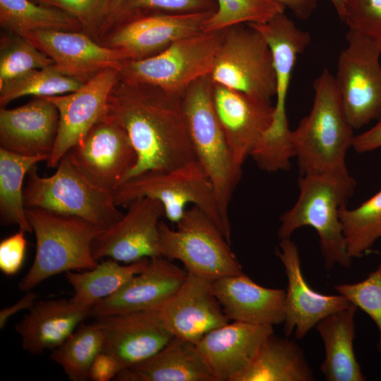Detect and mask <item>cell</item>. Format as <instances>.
Listing matches in <instances>:
<instances>
[{"label":"cell","mask_w":381,"mask_h":381,"mask_svg":"<svg viewBox=\"0 0 381 381\" xmlns=\"http://www.w3.org/2000/svg\"><path fill=\"white\" fill-rule=\"evenodd\" d=\"M172 229L159 223L162 256L180 261L188 272L211 282L242 273L229 243L213 220L193 205Z\"/></svg>","instance_id":"cell-8"},{"label":"cell","mask_w":381,"mask_h":381,"mask_svg":"<svg viewBox=\"0 0 381 381\" xmlns=\"http://www.w3.org/2000/svg\"><path fill=\"white\" fill-rule=\"evenodd\" d=\"M124 0H111L110 11L114 14ZM110 13V12H109Z\"/></svg>","instance_id":"cell-48"},{"label":"cell","mask_w":381,"mask_h":381,"mask_svg":"<svg viewBox=\"0 0 381 381\" xmlns=\"http://www.w3.org/2000/svg\"><path fill=\"white\" fill-rule=\"evenodd\" d=\"M91 310L72 298L37 300L15 329L25 351L41 354L60 346L91 315Z\"/></svg>","instance_id":"cell-25"},{"label":"cell","mask_w":381,"mask_h":381,"mask_svg":"<svg viewBox=\"0 0 381 381\" xmlns=\"http://www.w3.org/2000/svg\"><path fill=\"white\" fill-rule=\"evenodd\" d=\"M213 83L270 101L276 95L272 52L261 33L249 24L223 30L210 73Z\"/></svg>","instance_id":"cell-10"},{"label":"cell","mask_w":381,"mask_h":381,"mask_svg":"<svg viewBox=\"0 0 381 381\" xmlns=\"http://www.w3.org/2000/svg\"><path fill=\"white\" fill-rule=\"evenodd\" d=\"M341 20L349 30L381 40V0H346Z\"/></svg>","instance_id":"cell-40"},{"label":"cell","mask_w":381,"mask_h":381,"mask_svg":"<svg viewBox=\"0 0 381 381\" xmlns=\"http://www.w3.org/2000/svg\"><path fill=\"white\" fill-rule=\"evenodd\" d=\"M59 111L46 97L13 109H0V147L47 160L55 145Z\"/></svg>","instance_id":"cell-23"},{"label":"cell","mask_w":381,"mask_h":381,"mask_svg":"<svg viewBox=\"0 0 381 381\" xmlns=\"http://www.w3.org/2000/svg\"><path fill=\"white\" fill-rule=\"evenodd\" d=\"M52 65L53 60L25 37H1L0 85L33 69Z\"/></svg>","instance_id":"cell-37"},{"label":"cell","mask_w":381,"mask_h":381,"mask_svg":"<svg viewBox=\"0 0 381 381\" xmlns=\"http://www.w3.org/2000/svg\"><path fill=\"white\" fill-rule=\"evenodd\" d=\"M25 233L19 229L0 243V270L6 276L16 274L23 264L27 249Z\"/></svg>","instance_id":"cell-42"},{"label":"cell","mask_w":381,"mask_h":381,"mask_svg":"<svg viewBox=\"0 0 381 381\" xmlns=\"http://www.w3.org/2000/svg\"><path fill=\"white\" fill-rule=\"evenodd\" d=\"M298 186L297 201L279 218L278 238H289L297 229L311 226L318 234L327 271L336 264L349 267L352 258L348 254L339 212L353 195L356 179L349 173L301 175Z\"/></svg>","instance_id":"cell-3"},{"label":"cell","mask_w":381,"mask_h":381,"mask_svg":"<svg viewBox=\"0 0 381 381\" xmlns=\"http://www.w3.org/2000/svg\"><path fill=\"white\" fill-rule=\"evenodd\" d=\"M119 75V70L107 68L75 91L46 97L56 107L59 116L55 145L46 161L48 167L56 168L63 157L81 143L107 112L108 99Z\"/></svg>","instance_id":"cell-15"},{"label":"cell","mask_w":381,"mask_h":381,"mask_svg":"<svg viewBox=\"0 0 381 381\" xmlns=\"http://www.w3.org/2000/svg\"><path fill=\"white\" fill-rule=\"evenodd\" d=\"M84 83L64 75L53 65L30 71L0 85V105L28 95L52 97L78 90Z\"/></svg>","instance_id":"cell-35"},{"label":"cell","mask_w":381,"mask_h":381,"mask_svg":"<svg viewBox=\"0 0 381 381\" xmlns=\"http://www.w3.org/2000/svg\"><path fill=\"white\" fill-rule=\"evenodd\" d=\"M334 289L375 322L379 331L377 346L381 353V261L365 279L353 284H338Z\"/></svg>","instance_id":"cell-38"},{"label":"cell","mask_w":381,"mask_h":381,"mask_svg":"<svg viewBox=\"0 0 381 381\" xmlns=\"http://www.w3.org/2000/svg\"><path fill=\"white\" fill-rule=\"evenodd\" d=\"M73 16L86 31L93 33L110 12L111 0H33Z\"/></svg>","instance_id":"cell-41"},{"label":"cell","mask_w":381,"mask_h":381,"mask_svg":"<svg viewBox=\"0 0 381 381\" xmlns=\"http://www.w3.org/2000/svg\"><path fill=\"white\" fill-rule=\"evenodd\" d=\"M127 212L93 241L92 253L97 262L104 258L131 263L162 256L159 223L164 215L162 203L143 197L130 202Z\"/></svg>","instance_id":"cell-14"},{"label":"cell","mask_w":381,"mask_h":381,"mask_svg":"<svg viewBox=\"0 0 381 381\" xmlns=\"http://www.w3.org/2000/svg\"><path fill=\"white\" fill-rule=\"evenodd\" d=\"M23 37L50 57L56 71L83 83L101 71H120L126 61L120 51L101 46L80 32L38 30Z\"/></svg>","instance_id":"cell-20"},{"label":"cell","mask_w":381,"mask_h":381,"mask_svg":"<svg viewBox=\"0 0 381 381\" xmlns=\"http://www.w3.org/2000/svg\"><path fill=\"white\" fill-rule=\"evenodd\" d=\"M213 104L236 161L243 165L270 129L274 112L270 101L213 83Z\"/></svg>","instance_id":"cell-18"},{"label":"cell","mask_w":381,"mask_h":381,"mask_svg":"<svg viewBox=\"0 0 381 381\" xmlns=\"http://www.w3.org/2000/svg\"><path fill=\"white\" fill-rule=\"evenodd\" d=\"M66 154L88 181L111 193L137 162L136 152L124 126L108 112Z\"/></svg>","instance_id":"cell-13"},{"label":"cell","mask_w":381,"mask_h":381,"mask_svg":"<svg viewBox=\"0 0 381 381\" xmlns=\"http://www.w3.org/2000/svg\"><path fill=\"white\" fill-rule=\"evenodd\" d=\"M38 296L32 291L27 294L12 306L5 308L0 311V328H4L9 318L19 311L29 310L37 301Z\"/></svg>","instance_id":"cell-45"},{"label":"cell","mask_w":381,"mask_h":381,"mask_svg":"<svg viewBox=\"0 0 381 381\" xmlns=\"http://www.w3.org/2000/svg\"><path fill=\"white\" fill-rule=\"evenodd\" d=\"M339 54L336 85L353 129L381 119V40L349 30Z\"/></svg>","instance_id":"cell-11"},{"label":"cell","mask_w":381,"mask_h":381,"mask_svg":"<svg viewBox=\"0 0 381 381\" xmlns=\"http://www.w3.org/2000/svg\"><path fill=\"white\" fill-rule=\"evenodd\" d=\"M210 75L190 84L182 93V104L196 160L214 188L226 226L231 231L229 208L232 195L242 177V165L234 159L213 104Z\"/></svg>","instance_id":"cell-4"},{"label":"cell","mask_w":381,"mask_h":381,"mask_svg":"<svg viewBox=\"0 0 381 381\" xmlns=\"http://www.w3.org/2000/svg\"><path fill=\"white\" fill-rule=\"evenodd\" d=\"M0 23L21 37L38 30L78 32L83 29L77 19L66 11L32 0H0Z\"/></svg>","instance_id":"cell-32"},{"label":"cell","mask_w":381,"mask_h":381,"mask_svg":"<svg viewBox=\"0 0 381 381\" xmlns=\"http://www.w3.org/2000/svg\"><path fill=\"white\" fill-rule=\"evenodd\" d=\"M275 253L284 265L288 279L284 322L286 337L295 329L296 338L301 339L322 319L349 306L345 296L322 294L308 284L302 274L298 248L291 238L281 239Z\"/></svg>","instance_id":"cell-21"},{"label":"cell","mask_w":381,"mask_h":381,"mask_svg":"<svg viewBox=\"0 0 381 381\" xmlns=\"http://www.w3.org/2000/svg\"><path fill=\"white\" fill-rule=\"evenodd\" d=\"M357 309L351 303L348 307L328 315L315 325L324 342L325 356L320 370L327 381L366 380L353 347Z\"/></svg>","instance_id":"cell-28"},{"label":"cell","mask_w":381,"mask_h":381,"mask_svg":"<svg viewBox=\"0 0 381 381\" xmlns=\"http://www.w3.org/2000/svg\"><path fill=\"white\" fill-rule=\"evenodd\" d=\"M333 4L339 18L341 20L344 11L346 0H329Z\"/></svg>","instance_id":"cell-47"},{"label":"cell","mask_w":381,"mask_h":381,"mask_svg":"<svg viewBox=\"0 0 381 381\" xmlns=\"http://www.w3.org/2000/svg\"><path fill=\"white\" fill-rule=\"evenodd\" d=\"M155 310L173 337L195 344L230 321L213 292L212 282L190 272L176 293Z\"/></svg>","instance_id":"cell-17"},{"label":"cell","mask_w":381,"mask_h":381,"mask_svg":"<svg viewBox=\"0 0 381 381\" xmlns=\"http://www.w3.org/2000/svg\"><path fill=\"white\" fill-rule=\"evenodd\" d=\"M143 197L159 201L164 216L174 224L183 217L187 205L193 204L213 220L231 243V231L222 220L212 185L197 160L165 171L141 173L123 182L113 192L118 207H127Z\"/></svg>","instance_id":"cell-7"},{"label":"cell","mask_w":381,"mask_h":381,"mask_svg":"<svg viewBox=\"0 0 381 381\" xmlns=\"http://www.w3.org/2000/svg\"><path fill=\"white\" fill-rule=\"evenodd\" d=\"M107 112L123 124L137 154V162L125 181L143 172L165 171L196 160L182 94L119 75L108 99Z\"/></svg>","instance_id":"cell-1"},{"label":"cell","mask_w":381,"mask_h":381,"mask_svg":"<svg viewBox=\"0 0 381 381\" xmlns=\"http://www.w3.org/2000/svg\"><path fill=\"white\" fill-rule=\"evenodd\" d=\"M302 20L307 19L317 7L318 0H274Z\"/></svg>","instance_id":"cell-46"},{"label":"cell","mask_w":381,"mask_h":381,"mask_svg":"<svg viewBox=\"0 0 381 381\" xmlns=\"http://www.w3.org/2000/svg\"><path fill=\"white\" fill-rule=\"evenodd\" d=\"M121 370L120 363L113 356L102 351L93 361L88 378L92 381H109L114 379Z\"/></svg>","instance_id":"cell-43"},{"label":"cell","mask_w":381,"mask_h":381,"mask_svg":"<svg viewBox=\"0 0 381 381\" xmlns=\"http://www.w3.org/2000/svg\"><path fill=\"white\" fill-rule=\"evenodd\" d=\"M45 159L18 155L0 147V217L3 225L32 232L24 204L23 184L29 170Z\"/></svg>","instance_id":"cell-31"},{"label":"cell","mask_w":381,"mask_h":381,"mask_svg":"<svg viewBox=\"0 0 381 381\" xmlns=\"http://www.w3.org/2000/svg\"><path fill=\"white\" fill-rule=\"evenodd\" d=\"M273 332L272 325L233 321L210 331L196 345L214 381H234Z\"/></svg>","instance_id":"cell-24"},{"label":"cell","mask_w":381,"mask_h":381,"mask_svg":"<svg viewBox=\"0 0 381 381\" xmlns=\"http://www.w3.org/2000/svg\"><path fill=\"white\" fill-rule=\"evenodd\" d=\"M222 38L223 31L183 37L153 56L123 61L120 76L182 94L193 82L210 75Z\"/></svg>","instance_id":"cell-9"},{"label":"cell","mask_w":381,"mask_h":381,"mask_svg":"<svg viewBox=\"0 0 381 381\" xmlns=\"http://www.w3.org/2000/svg\"><path fill=\"white\" fill-rule=\"evenodd\" d=\"M150 258L121 265L109 258L91 270L65 273V278L72 286L73 301L92 308L100 301L117 292L131 277L140 272Z\"/></svg>","instance_id":"cell-30"},{"label":"cell","mask_w":381,"mask_h":381,"mask_svg":"<svg viewBox=\"0 0 381 381\" xmlns=\"http://www.w3.org/2000/svg\"><path fill=\"white\" fill-rule=\"evenodd\" d=\"M212 13H133L111 34L108 46L120 51L126 61L145 59L202 31L204 22Z\"/></svg>","instance_id":"cell-16"},{"label":"cell","mask_w":381,"mask_h":381,"mask_svg":"<svg viewBox=\"0 0 381 381\" xmlns=\"http://www.w3.org/2000/svg\"><path fill=\"white\" fill-rule=\"evenodd\" d=\"M187 273L186 269L163 256L150 258L144 270L131 277L117 292L95 304L91 315L97 318L155 310L176 293Z\"/></svg>","instance_id":"cell-22"},{"label":"cell","mask_w":381,"mask_h":381,"mask_svg":"<svg viewBox=\"0 0 381 381\" xmlns=\"http://www.w3.org/2000/svg\"><path fill=\"white\" fill-rule=\"evenodd\" d=\"M249 25L257 29L267 42L276 76L273 121L262 139V147L272 156L284 157L293 151L292 131L286 112L287 93L296 61L310 44V35L299 29L284 12L266 23Z\"/></svg>","instance_id":"cell-12"},{"label":"cell","mask_w":381,"mask_h":381,"mask_svg":"<svg viewBox=\"0 0 381 381\" xmlns=\"http://www.w3.org/2000/svg\"><path fill=\"white\" fill-rule=\"evenodd\" d=\"M26 214L35 236L36 250L30 268L19 282L20 291H32L58 274L91 270L98 265L92 244L104 229L80 217L40 208H26Z\"/></svg>","instance_id":"cell-5"},{"label":"cell","mask_w":381,"mask_h":381,"mask_svg":"<svg viewBox=\"0 0 381 381\" xmlns=\"http://www.w3.org/2000/svg\"><path fill=\"white\" fill-rule=\"evenodd\" d=\"M312 109L292 131L301 175L346 174V152L355 135L346 115L334 76L323 70L313 83Z\"/></svg>","instance_id":"cell-2"},{"label":"cell","mask_w":381,"mask_h":381,"mask_svg":"<svg viewBox=\"0 0 381 381\" xmlns=\"http://www.w3.org/2000/svg\"><path fill=\"white\" fill-rule=\"evenodd\" d=\"M117 381H214L196 344L178 337L156 354L121 370Z\"/></svg>","instance_id":"cell-27"},{"label":"cell","mask_w":381,"mask_h":381,"mask_svg":"<svg viewBox=\"0 0 381 381\" xmlns=\"http://www.w3.org/2000/svg\"><path fill=\"white\" fill-rule=\"evenodd\" d=\"M310 369L301 347L293 340L270 335L248 366L234 381H311Z\"/></svg>","instance_id":"cell-29"},{"label":"cell","mask_w":381,"mask_h":381,"mask_svg":"<svg viewBox=\"0 0 381 381\" xmlns=\"http://www.w3.org/2000/svg\"><path fill=\"white\" fill-rule=\"evenodd\" d=\"M103 351L113 356L122 370L150 358L174 337L155 310L113 314L96 318Z\"/></svg>","instance_id":"cell-19"},{"label":"cell","mask_w":381,"mask_h":381,"mask_svg":"<svg viewBox=\"0 0 381 381\" xmlns=\"http://www.w3.org/2000/svg\"><path fill=\"white\" fill-rule=\"evenodd\" d=\"M37 164L28 172L23 190L25 208L73 216L107 229L121 218L113 193L88 181L66 154L54 174L42 177Z\"/></svg>","instance_id":"cell-6"},{"label":"cell","mask_w":381,"mask_h":381,"mask_svg":"<svg viewBox=\"0 0 381 381\" xmlns=\"http://www.w3.org/2000/svg\"><path fill=\"white\" fill-rule=\"evenodd\" d=\"M103 335L94 322H83L58 347L53 349L50 359L61 365L73 381L89 380V370L95 357L103 351Z\"/></svg>","instance_id":"cell-33"},{"label":"cell","mask_w":381,"mask_h":381,"mask_svg":"<svg viewBox=\"0 0 381 381\" xmlns=\"http://www.w3.org/2000/svg\"><path fill=\"white\" fill-rule=\"evenodd\" d=\"M381 147V119L368 131L355 135L352 147L358 153L373 151Z\"/></svg>","instance_id":"cell-44"},{"label":"cell","mask_w":381,"mask_h":381,"mask_svg":"<svg viewBox=\"0 0 381 381\" xmlns=\"http://www.w3.org/2000/svg\"><path fill=\"white\" fill-rule=\"evenodd\" d=\"M216 11L203 23V32H221L238 25L264 23L285 9L274 0H216Z\"/></svg>","instance_id":"cell-36"},{"label":"cell","mask_w":381,"mask_h":381,"mask_svg":"<svg viewBox=\"0 0 381 381\" xmlns=\"http://www.w3.org/2000/svg\"><path fill=\"white\" fill-rule=\"evenodd\" d=\"M216 0H124L113 16H128L135 13H214Z\"/></svg>","instance_id":"cell-39"},{"label":"cell","mask_w":381,"mask_h":381,"mask_svg":"<svg viewBox=\"0 0 381 381\" xmlns=\"http://www.w3.org/2000/svg\"><path fill=\"white\" fill-rule=\"evenodd\" d=\"M212 290L229 320L272 326L284 322L283 289L262 286L242 272L213 282Z\"/></svg>","instance_id":"cell-26"},{"label":"cell","mask_w":381,"mask_h":381,"mask_svg":"<svg viewBox=\"0 0 381 381\" xmlns=\"http://www.w3.org/2000/svg\"><path fill=\"white\" fill-rule=\"evenodd\" d=\"M349 256L359 258L381 238V190L354 209L339 212Z\"/></svg>","instance_id":"cell-34"}]
</instances>
